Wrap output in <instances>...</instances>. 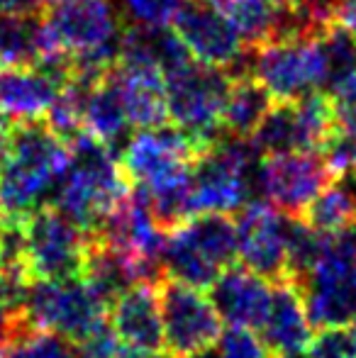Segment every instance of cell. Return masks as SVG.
<instances>
[{
	"label": "cell",
	"instance_id": "1",
	"mask_svg": "<svg viewBox=\"0 0 356 358\" xmlns=\"http://www.w3.org/2000/svg\"><path fill=\"white\" fill-rule=\"evenodd\" d=\"M69 164L71 149L44 120L10 124L0 166V217L8 224H20L34 210L49 205Z\"/></svg>",
	"mask_w": 356,
	"mask_h": 358
},
{
	"label": "cell",
	"instance_id": "2",
	"mask_svg": "<svg viewBox=\"0 0 356 358\" xmlns=\"http://www.w3.org/2000/svg\"><path fill=\"white\" fill-rule=\"evenodd\" d=\"M69 149L71 164L59 180L49 205L95 234L132 185L124 178L120 159H115L113 149L90 137L88 132L73 139Z\"/></svg>",
	"mask_w": 356,
	"mask_h": 358
},
{
	"label": "cell",
	"instance_id": "3",
	"mask_svg": "<svg viewBox=\"0 0 356 358\" xmlns=\"http://www.w3.org/2000/svg\"><path fill=\"white\" fill-rule=\"evenodd\" d=\"M237 259V229L227 215H195L166 231L162 273L180 283L208 287Z\"/></svg>",
	"mask_w": 356,
	"mask_h": 358
},
{
	"label": "cell",
	"instance_id": "4",
	"mask_svg": "<svg viewBox=\"0 0 356 358\" xmlns=\"http://www.w3.org/2000/svg\"><path fill=\"white\" fill-rule=\"evenodd\" d=\"M315 329L356 322V227L325 234L322 251L298 283Z\"/></svg>",
	"mask_w": 356,
	"mask_h": 358
},
{
	"label": "cell",
	"instance_id": "5",
	"mask_svg": "<svg viewBox=\"0 0 356 358\" xmlns=\"http://www.w3.org/2000/svg\"><path fill=\"white\" fill-rule=\"evenodd\" d=\"M15 227L20 231V256L29 280H64L83 275L93 234L71 217L59 213L54 205H44Z\"/></svg>",
	"mask_w": 356,
	"mask_h": 358
},
{
	"label": "cell",
	"instance_id": "6",
	"mask_svg": "<svg viewBox=\"0 0 356 358\" xmlns=\"http://www.w3.org/2000/svg\"><path fill=\"white\" fill-rule=\"evenodd\" d=\"M259 154L247 139L220 137L200 154L193 169V215H229L242 210L257 188Z\"/></svg>",
	"mask_w": 356,
	"mask_h": 358
},
{
	"label": "cell",
	"instance_id": "7",
	"mask_svg": "<svg viewBox=\"0 0 356 358\" xmlns=\"http://www.w3.org/2000/svg\"><path fill=\"white\" fill-rule=\"evenodd\" d=\"M24 317L34 329L81 344L110 320V305L86 278L32 280L24 297Z\"/></svg>",
	"mask_w": 356,
	"mask_h": 358
},
{
	"label": "cell",
	"instance_id": "8",
	"mask_svg": "<svg viewBox=\"0 0 356 358\" xmlns=\"http://www.w3.org/2000/svg\"><path fill=\"white\" fill-rule=\"evenodd\" d=\"M164 78L171 124L208 149L222 137V113L232 76L218 66L193 62Z\"/></svg>",
	"mask_w": 356,
	"mask_h": 358
},
{
	"label": "cell",
	"instance_id": "9",
	"mask_svg": "<svg viewBox=\"0 0 356 358\" xmlns=\"http://www.w3.org/2000/svg\"><path fill=\"white\" fill-rule=\"evenodd\" d=\"M249 76L273 98V103L300 100L310 93H325L327 66L320 37L283 39L252 49Z\"/></svg>",
	"mask_w": 356,
	"mask_h": 358
},
{
	"label": "cell",
	"instance_id": "10",
	"mask_svg": "<svg viewBox=\"0 0 356 358\" xmlns=\"http://www.w3.org/2000/svg\"><path fill=\"white\" fill-rule=\"evenodd\" d=\"M337 129L332 98L322 90L300 100L273 103L262 124L252 134V146L259 156L283 151H320Z\"/></svg>",
	"mask_w": 356,
	"mask_h": 358
},
{
	"label": "cell",
	"instance_id": "11",
	"mask_svg": "<svg viewBox=\"0 0 356 358\" xmlns=\"http://www.w3.org/2000/svg\"><path fill=\"white\" fill-rule=\"evenodd\" d=\"M164 327V349L173 358H190L213 349L222 334V317L203 287L180 283L169 275L157 280Z\"/></svg>",
	"mask_w": 356,
	"mask_h": 358
},
{
	"label": "cell",
	"instance_id": "12",
	"mask_svg": "<svg viewBox=\"0 0 356 358\" xmlns=\"http://www.w3.org/2000/svg\"><path fill=\"white\" fill-rule=\"evenodd\" d=\"M171 24L195 62L222 69L232 78L249 76L252 47L210 0H183Z\"/></svg>",
	"mask_w": 356,
	"mask_h": 358
},
{
	"label": "cell",
	"instance_id": "13",
	"mask_svg": "<svg viewBox=\"0 0 356 358\" xmlns=\"http://www.w3.org/2000/svg\"><path fill=\"white\" fill-rule=\"evenodd\" d=\"M332 178L320 151L269 154L257 166V190L271 208L290 220H303L310 203L332 183Z\"/></svg>",
	"mask_w": 356,
	"mask_h": 358
},
{
	"label": "cell",
	"instance_id": "14",
	"mask_svg": "<svg viewBox=\"0 0 356 358\" xmlns=\"http://www.w3.org/2000/svg\"><path fill=\"white\" fill-rule=\"evenodd\" d=\"M237 259L271 283L288 278L290 217L280 215L266 200H249L234 213Z\"/></svg>",
	"mask_w": 356,
	"mask_h": 358
},
{
	"label": "cell",
	"instance_id": "15",
	"mask_svg": "<svg viewBox=\"0 0 356 358\" xmlns=\"http://www.w3.org/2000/svg\"><path fill=\"white\" fill-rule=\"evenodd\" d=\"M47 22L69 57L118 44L127 27L115 0H76L59 5L47 13Z\"/></svg>",
	"mask_w": 356,
	"mask_h": 358
},
{
	"label": "cell",
	"instance_id": "16",
	"mask_svg": "<svg viewBox=\"0 0 356 358\" xmlns=\"http://www.w3.org/2000/svg\"><path fill=\"white\" fill-rule=\"evenodd\" d=\"M313 322L308 317L303 292L293 280L283 278L273 283L266 320L259 327L271 356H300L313 341Z\"/></svg>",
	"mask_w": 356,
	"mask_h": 358
},
{
	"label": "cell",
	"instance_id": "17",
	"mask_svg": "<svg viewBox=\"0 0 356 358\" xmlns=\"http://www.w3.org/2000/svg\"><path fill=\"white\" fill-rule=\"evenodd\" d=\"M210 287V300L222 322H227L229 327H249L259 331L271 305V280L249 271L247 266H229Z\"/></svg>",
	"mask_w": 356,
	"mask_h": 358
},
{
	"label": "cell",
	"instance_id": "18",
	"mask_svg": "<svg viewBox=\"0 0 356 358\" xmlns=\"http://www.w3.org/2000/svg\"><path fill=\"white\" fill-rule=\"evenodd\" d=\"M110 324L122 344L134 349L162 351L164 327L159 310L157 280H142L127 287L110 305Z\"/></svg>",
	"mask_w": 356,
	"mask_h": 358
},
{
	"label": "cell",
	"instance_id": "19",
	"mask_svg": "<svg viewBox=\"0 0 356 358\" xmlns=\"http://www.w3.org/2000/svg\"><path fill=\"white\" fill-rule=\"evenodd\" d=\"M59 90L62 83L37 66H0V117L8 124L39 122Z\"/></svg>",
	"mask_w": 356,
	"mask_h": 358
},
{
	"label": "cell",
	"instance_id": "20",
	"mask_svg": "<svg viewBox=\"0 0 356 358\" xmlns=\"http://www.w3.org/2000/svg\"><path fill=\"white\" fill-rule=\"evenodd\" d=\"M271 105H273V98L252 76L232 78L222 113V134L249 142L252 134L257 132V127L262 124L264 115L271 110Z\"/></svg>",
	"mask_w": 356,
	"mask_h": 358
},
{
	"label": "cell",
	"instance_id": "21",
	"mask_svg": "<svg viewBox=\"0 0 356 358\" xmlns=\"http://www.w3.org/2000/svg\"><path fill=\"white\" fill-rule=\"evenodd\" d=\"M303 222L322 234L356 227V173L332 178V183L305 210Z\"/></svg>",
	"mask_w": 356,
	"mask_h": 358
},
{
	"label": "cell",
	"instance_id": "22",
	"mask_svg": "<svg viewBox=\"0 0 356 358\" xmlns=\"http://www.w3.org/2000/svg\"><path fill=\"white\" fill-rule=\"evenodd\" d=\"M129 120L124 113L122 98L113 80L105 76L98 85L88 90L86 98V132L95 137L98 142L108 144L113 149L120 139L127 134Z\"/></svg>",
	"mask_w": 356,
	"mask_h": 358
},
{
	"label": "cell",
	"instance_id": "23",
	"mask_svg": "<svg viewBox=\"0 0 356 358\" xmlns=\"http://www.w3.org/2000/svg\"><path fill=\"white\" fill-rule=\"evenodd\" d=\"M252 49L269 44L276 34L278 5L271 0H210Z\"/></svg>",
	"mask_w": 356,
	"mask_h": 358
},
{
	"label": "cell",
	"instance_id": "24",
	"mask_svg": "<svg viewBox=\"0 0 356 358\" xmlns=\"http://www.w3.org/2000/svg\"><path fill=\"white\" fill-rule=\"evenodd\" d=\"M0 358H83L78 344L32 324L15 331L0 344Z\"/></svg>",
	"mask_w": 356,
	"mask_h": 358
},
{
	"label": "cell",
	"instance_id": "25",
	"mask_svg": "<svg viewBox=\"0 0 356 358\" xmlns=\"http://www.w3.org/2000/svg\"><path fill=\"white\" fill-rule=\"evenodd\" d=\"M320 47H322L325 66H327L325 93L332 95L344 83L356 78V37L342 24L334 22L320 34Z\"/></svg>",
	"mask_w": 356,
	"mask_h": 358
},
{
	"label": "cell",
	"instance_id": "26",
	"mask_svg": "<svg viewBox=\"0 0 356 358\" xmlns=\"http://www.w3.org/2000/svg\"><path fill=\"white\" fill-rule=\"evenodd\" d=\"M127 27H169L183 0H115Z\"/></svg>",
	"mask_w": 356,
	"mask_h": 358
},
{
	"label": "cell",
	"instance_id": "27",
	"mask_svg": "<svg viewBox=\"0 0 356 358\" xmlns=\"http://www.w3.org/2000/svg\"><path fill=\"white\" fill-rule=\"evenodd\" d=\"M215 349L222 358H271L262 334L249 327H227L220 334Z\"/></svg>",
	"mask_w": 356,
	"mask_h": 358
},
{
	"label": "cell",
	"instance_id": "28",
	"mask_svg": "<svg viewBox=\"0 0 356 358\" xmlns=\"http://www.w3.org/2000/svg\"><path fill=\"white\" fill-rule=\"evenodd\" d=\"M305 358H356V344L349 327H327L313 336Z\"/></svg>",
	"mask_w": 356,
	"mask_h": 358
},
{
	"label": "cell",
	"instance_id": "29",
	"mask_svg": "<svg viewBox=\"0 0 356 358\" xmlns=\"http://www.w3.org/2000/svg\"><path fill=\"white\" fill-rule=\"evenodd\" d=\"M320 154H322L325 164L329 166L334 178L344 173H356V134H349L337 127L320 149Z\"/></svg>",
	"mask_w": 356,
	"mask_h": 358
},
{
	"label": "cell",
	"instance_id": "30",
	"mask_svg": "<svg viewBox=\"0 0 356 358\" xmlns=\"http://www.w3.org/2000/svg\"><path fill=\"white\" fill-rule=\"evenodd\" d=\"M329 98H332L337 127L349 134H356V78L344 83L339 90H334Z\"/></svg>",
	"mask_w": 356,
	"mask_h": 358
},
{
	"label": "cell",
	"instance_id": "31",
	"mask_svg": "<svg viewBox=\"0 0 356 358\" xmlns=\"http://www.w3.org/2000/svg\"><path fill=\"white\" fill-rule=\"evenodd\" d=\"M47 0H0V17L37 20L47 15Z\"/></svg>",
	"mask_w": 356,
	"mask_h": 358
},
{
	"label": "cell",
	"instance_id": "32",
	"mask_svg": "<svg viewBox=\"0 0 356 358\" xmlns=\"http://www.w3.org/2000/svg\"><path fill=\"white\" fill-rule=\"evenodd\" d=\"M334 22L342 24L344 29H349L356 37V0H337Z\"/></svg>",
	"mask_w": 356,
	"mask_h": 358
},
{
	"label": "cell",
	"instance_id": "33",
	"mask_svg": "<svg viewBox=\"0 0 356 358\" xmlns=\"http://www.w3.org/2000/svg\"><path fill=\"white\" fill-rule=\"evenodd\" d=\"M115 358H173L171 354H162V351H147V349H134V346H124L118 351Z\"/></svg>",
	"mask_w": 356,
	"mask_h": 358
},
{
	"label": "cell",
	"instance_id": "34",
	"mask_svg": "<svg viewBox=\"0 0 356 358\" xmlns=\"http://www.w3.org/2000/svg\"><path fill=\"white\" fill-rule=\"evenodd\" d=\"M271 3L280 5V8H298V5L308 3V0H271Z\"/></svg>",
	"mask_w": 356,
	"mask_h": 358
},
{
	"label": "cell",
	"instance_id": "35",
	"mask_svg": "<svg viewBox=\"0 0 356 358\" xmlns=\"http://www.w3.org/2000/svg\"><path fill=\"white\" fill-rule=\"evenodd\" d=\"M190 358H222V356H220L218 349L213 346V349H205V351H200V354H195V356H190Z\"/></svg>",
	"mask_w": 356,
	"mask_h": 358
},
{
	"label": "cell",
	"instance_id": "36",
	"mask_svg": "<svg viewBox=\"0 0 356 358\" xmlns=\"http://www.w3.org/2000/svg\"><path fill=\"white\" fill-rule=\"evenodd\" d=\"M5 231H8V222L0 217V249H3V241H5Z\"/></svg>",
	"mask_w": 356,
	"mask_h": 358
},
{
	"label": "cell",
	"instance_id": "37",
	"mask_svg": "<svg viewBox=\"0 0 356 358\" xmlns=\"http://www.w3.org/2000/svg\"><path fill=\"white\" fill-rule=\"evenodd\" d=\"M66 3H76V0H47V5H52V8H59V5H66Z\"/></svg>",
	"mask_w": 356,
	"mask_h": 358
},
{
	"label": "cell",
	"instance_id": "38",
	"mask_svg": "<svg viewBox=\"0 0 356 358\" xmlns=\"http://www.w3.org/2000/svg\"><path fill=\"white\" fill-rule=\"evenodd\" d=\"M349 329H352V336H354V344H356V322H354V324H349Z\"/></svg>",
	"mask_w": 356,
	"mask_h": 358
},
{
	"label": "cell",
	"instance_id": "39",
	"mask_svg": "<svg viewBox=\"0 0 356 358\" xmlns=\"http://www.w3.org/2000/svg\"><path fill=\"white\" fill-rule=\"evenodd\" d=\"M271 358H305V356L300 354V356H271Z\"/></svg>",
	"mask_w": 356,
	"mask_h": 358
}]
</instances>
